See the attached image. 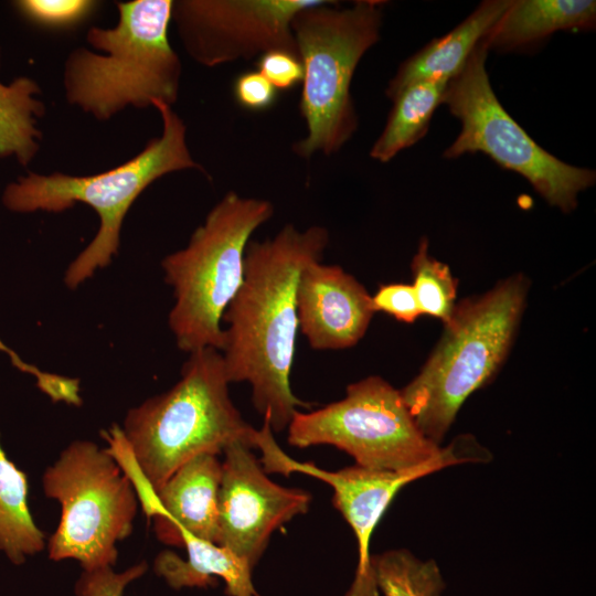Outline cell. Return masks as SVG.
I'll list each match as a JSON object with an SVG mask.
<instances>
[{"instance_id": "9", "label": "cell", "mask_w": 596, "mask_h": 596, "mask_svg": "<svg viewBox=\"0 0 596 596\" xmlns=\"http://www.w3.org/2000/svg\"><path fill=\"white\" fill-rule=\"evenodd\" d=\"M488 51L480 40L447 85L443 104L459 119L461 130L443 156L482 152L522 175L550 205L564 213L575 210L578 194L595 184V171L551 155L507 113L489 81Z\"/></svg>"}, {"instance_id": "7", "label": "cell", "mask_w": 596, "mask_h": 596, "mask_svg": "<svg viewBox=\"0 0 596 596\" xmlns=\"http://www.w3.org/2000/svg\"><path fill=\"white\" fill-rule=\"evenodd\" d=\"M273 215L270 201L228 191L187 246L162 259L174 296L169 327L181 351L222 350V317L243 283L247 244Z\"/></svg>"}, {"instance_id": "15", "label": "cell", "mask_w": 596, "mask_h": 596, "mask_svg": "<svg viewBox=\"0 0 596 596\" xmlns=\"http://www.w3.org/2000/svg\"><path fill=\"white\" fill-rule=\"evenodd\" d=\"M222 461L202 454L180 466L142 507L162 543L182 546L181 532L219 544Z\"/></svg>"}, {"instance_id": "14", "label": "cell", "mask_w": 596, "mask_h": 596, "mask_svg": "<svg viewBox=\"0 0 596 596\" xmlns=\"http://www.w3.org/2000/svg\"><path fill=\"white\" fill-rule=\"evenodd\" d=\"M296 304L299 330L318 351L355 345L375 313L365 287L342 267L322 259L301 270Z\"/></svg>"}, {"instance_id": "19", "label": "cell", "mask_w": 596, "mask_h": 596, "mask_svg": "<svg viewBox=\"0 0 596 596\" xmlns=\"http://www.w3.org/2000/svg\"><path fill=\"white\" fill-rule=\"evenodd\" d=\"M450 79H429L409 85L394 99L385 126L370 150L382 163L422 139L435 109L443 104Z\"/></svg>"}, {"instance_id": "22", "label": "cell", "mask_w": 596, "mask_h": 596, "mask_svg": "<svg viewBox=\"0 0 596 596\" xmlns=\"http://www.w3.org/2000/svg\"><path fill=\"white\" fill-rule=\"evenodd\" d=\"M371 566L384 596H441L445 588L436 562H423L405 549L371 555Z\"/></svg>"}, {"instance_id": "11", "label": "cell", "mask_w": 596, "mask_h": 596, "mask_svg": "<svg viewBox=\"0 0 596 596\" xmlns=\"http://www.w3.org/2000/svg\"><path fill=\"white\" fill-rule=\"evenodd\" d=\"M255 448L262 453L266 473L289 476L304 473L328 483L333 490L332 503L353 530L359 561L354 579L345 596H379L371 566L370 541L382 515L397 492L407 483L440 469L465 464L486 462L490 453L472 435L457 436L427 462L403 471L374 470L358 465L336 471L323 470L311 462L289 457L277 444L266 418L257 429Z\"/></svg>"}, {"instance_id": "3", "label": "cell", "mask_w": 596, "mask_h": 596, "mask_svg": "<svg viewBox=\"0 0 596 596\" xmlns=\"http://www.w3.org/2000/svg\"><path fill=\"white\" fill-rule=\"evenodd\" d=\"M114 28L92 26L87 42L106 54L73 50L66 57L63 85L67 102L98 120L131 106L145 108L177 102L181 61L169 42L172 0L117 2Z\"/></svg>"}, {"instance_id": "24", "label": "cell", "mask_w": 596, "mask_h": 596, "mask_svg": "<svg viewBox=\"0 0 596 596\" xmlns=\"http://www.w3.org/2000/svg\"><path fill=\"white\" fill-rule=\"evenodd\" d=\"M13 7L28 21L47 29H71L98 7L92 0H18Z\"/></svg>"}, {"instance_id": "25", "label": "cell", "mask_w": 596, "mask_h": 596, "mask_svg": "<svg viewBox=\"0 0 596 596\" xmlns=\"http://www.w3.org/2000/svg\"><path fill=\"white\" fill-rule=\"evenodd\" d=\"M147 563L140 562L117 573L113 567L83 571L75 584L76 596H124L126 587L141 577Z\"/></svg>"}, {"instance_id": "8", "label": "cell", "mask_w": 596, "mask_h": 596, "mask_svg": "<svg viewBox=\"0 0 596 596\" xmlns=\"http://www.w3.org/2000/svg\"><path fill=\"white\" fill-rule=\"evenodd\" d=\"M42 483L45 496L61 505L49 557L75 560L83 571L113 567L117 544L132 532L139 501L114 455L91 440H74L45 469Z\"/></svg>"}, {"instance_id": "17", "label": "cell", "mask_w": 596, "mask_h": 596, "mask_svg": "<svg viewBox=\"0 0 596 596\" xmlns=\"http://www.w3.org/2000/svg\"><path fill=\"white\" fill-rule=\"evenodd\" d=\"M595 25L594 0H511L483 41L489 50L512 51L557 31L594 30Z\"/></svg>"}, {"instance_id": "26", "label": "cell", "mask_w": 596, "mask_h": 596, "mask_svg": "<svg viewBox=\"0 0 596 596\" xmlns=\"http://www.w3.org/2000/svg\"><path fill=\"white\" fill-rule=\"evenodd\" d=\"M371 305L374 312H384L405 323H413L422 316L414 288L409 284L381 285L371 296Z\"/></svg>"}, {"instance_id": "23", "label": "cell", "mask_w": 596, "mask_h": 596, "mask_svg": "<svg viewBox=\"0 0 596 596\" xmlns=\"http://www.w3.org/2000/svg\"><path fill=\"white\" fill-rule=\"evenodd\" d=\"M413 288L422 315L446 323L456 307L458 280L447 264L428 253V241L423 237L412 259Z\"/></svg>"}, {"instance_id": "28", "label": "cell", "mask_w": 596, "mask_h": 596, "mask_svg": "<svg viewBox=\"0 0 596 596\" xmlns=\"http://www.w3.org/2000/svg\"><path fill=\"white\" fill-rule=\"evenodd\" d=\"M278 91L256 70L238 74L233 82V96L242 108L265 111L274 106Z\"/></svg>"}, {"instance_id": "18", "label": "cell", "mask_w": 596, "mask_h": 596, "mask_svg": "<svg viewBox=\"0 0 596 596\" xmlns=\"http://www.w3.org/2000/svg\"><path fill=\"white\" fill-rule=\"evenodd\" d=\"M181 540L185 560L166 550L153 562L156 574L170 587L205 588L214 586L217 576L224 581L227 596H260L253 585V568L233 552L187 532H181Z\"/></svg>"}, {"instance_id": "16", "label": "cell", "mask_w": 596, "mask_h": 596, "mask_svg": "<svg viewBox=\"0 0 596 596\" xmlns=\"http://www.w3.org/2000/svg\"><path fill=\"white\" fill-rule=\"evenodd\" d=\"M511 0L482 1L460 24L434 39L406 58L390 79L385 95L393 100L412 84L429 79H451L472 50L508 9Z\"/></svg>"}, {"instance_id": "1", "label": "cell", "mask_w": 596, "mask_h": 596, "mask_svg": "<svg viewBox=\"0 0 596 596\" xmlns=\"http://www.w3.org/2000/svg\"><path fill=\"white\" fill-rule=\"evenodd\" d=\"M328 244L320 225L286 224L272 238L251 240L243 283L222 317L227 379L251 385L253 406L274 433L287 429L298 407H310L290 383L299 329L296 290L301 270L321 260Z\"/></svg>"}, {"instance_id": "2", "label": "cell", "mask_w": 596, "mask_h": 596, "mask_svg": "<svg viewBox=\"0 0 596 596\" xmlns=\"http://www.w3.org/2000/svg\"><path fill=\"white\" fill-rule=\"evenodd\" d=\"M189 354L171 389L130 408L121 428L103 433L139 501L195 456H217L235 441L255 448L257 429L231 398L221 351L204 348Z\"/></svg>"}, {"instance_id": "21", "label": "cell", "mask_w": 596, "mask_h": 596, "mask_svg": "<svg viewBox=\"0 0 596 596\" xmlns=\"http://www.w3.org/2000/svg\"><path fill=\"white\" fill-rule=\"evenodd\" d=\"M39 93V85L28 76L0 83V158L14 156L26 166L38 153L42 134L36 121L45 113Z\"/></svg>"}, {"instance_id": "12", "label": "cell", "mask_w": 596, "mask_h": 596, "mask_svg": "<svg viewBox=\"0 0 596 596\" xmlns=\"http://www.w3.org/2000/svg\"><path fill=\"white\" fill-rule=\"evenodd\" d=\"M317 0H175L174 22L187 54L214 67L273 50L298 55L291 21Z\"/></svg>"}, {"instance_id": "13", "label": "cell", "mask_w": 596, "mask_h": 596, "mask_svg": "<svg viewBox=\"0 0 596 596\" xmlns=\"http://www.w3.org/2000/svg\"><path fill=\"white\" fill-rule=\"evenodd\" d=\"M222 454L219 545L254 568L273 532L308 512L311 494L269 479L252 448L243 443H232Z\"/></svg>"}, {"instance_id": "5", "label": "cell", "mask_w": 596, "mask_h": 596, "mask_svg": "<svg viewBox=\"0 0 596 596\" xmlns=\"http://www.w3.org/2000/svg\"><path fill=\"white\" fill-rule=\"evenodd\" d=\"M162 134L151 139L130 160L93 175H49L29 172L9 183L2 193L3 205L18 213L62 212L77 202L94 209L99 228L93 241L70 264L64 281L71 289L106 267L118 253L123 221L140 193L157 179L180 170H202L187 145L184 121L171 106L158 103Z\"/></svg>"}, {"instance_id": "6", "label": "cell", "mask_w": 596, "mask_h": 596, "mask_svg": "<svg viewBox=\"0 0 596 596\" xmlns=\"http://www.w3.org/2000/svg\"><path fill=\"white\" fill-rule=\"evenodd\" d=\"M336 3L317 0L291 21L304 66L299 110L306 124L292 151L304 159L334 155L354 135L351 83L359 62L380 40L386 1L356 0L347 8Z\"/></svg>"}, {"instance_id": "10", "label": "cell", "mask_w": 596, "mask_h": 596, "mask_svg": "<svg viewBox=\"0 0 596 596\" xmlns=\"http://www.w3.org/2000/svg\"><path fill=\"white\" fill-rule=\"evenodd\" d=\"M287 430L294 447L331 445L352 456L355 465L374 470L412 469L441 448L419 430L401 391L377 375L349 384L340 401L297 411Z\"/></svg>"}, {"instance_id": "20", "label": "cell", "mask_w": 596, "mask_h": 596, "mask_svg": "<svg viewBox=\"0 0 596 596\" xmlns=\"http://www.w3.org/2000/svg\"><path fill=\"white\" fill-rule=\"evenodd\" d=\"M28 478L0 445V551L15 565L45 547L44 533L28 507Z\"/></svg>"}, {"instance_id": "27", "label": "cell", "mask_w": 596, "mask_h": 596, "mask_svg": "<svg viewBox=\"0 0 596 596\" xmlns=\"http://www.w3.org/2000/svg\"><path fill=\"white\" fill-rule=\"evenodd\" d=\"M257 71L279 92L289 91L301 84L304 66L297 54L273 50L256 61Z\"/></svg>"}, {"instance_id": "4", "label": "cell", "mask_w": 596, "mask_h": 596, "mask_svg": "<svg viewBox=\"0 0 596 596\" xmlns=\"http://www.w3.org/2000/svg\"><path fill=\"white\" fill-rule=\"evenodd\" d=\"M530 280L518 273L456 304L419 373L401 391L417 427L440 446L465 401L503 364L520 324Z\"/></svg>"}]
</instances>
